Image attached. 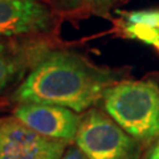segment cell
I'll use <instances>...</instances> for the list:
<instances>
[{"mask_svg": "<svg viewBox=\"0 0 159 159\" xmlns=\"http://www.w3.org/2000/svg\"><path fill=\"white\" fill-rule=\"evenodd\" d=\"M122 76L121 70L101 68L82 54L51 43L11 98L15 103L56 105L82 114L101 102L105 92Z\"/></svg>", "mask_w": 159, "mask_h": 159, "instance_id": "obj_1", "label": "cell"}, {"mask_svg": "<svg viewBox=\"0 0 159 159\" xmlns=\"http://www.w3.org/2000/svg\"><path fill=\"white\" fill-rule=\"evenodd\" d=\"M102 109L142 145L159 137V85L151 80H121L105 92Z\"/></svg>", "mask_w": 159, "mask_h": 159, "instance_id": "obj_2", "label": "cell"}, {"mask_svg": "<svg viewBox=\"0 0 159 159\" xmlns=\"http://www.w3.org/2000/svg\"><path fill=\"white\" fill-rule=\"evenodd\" d=\"M74 145L88 159H142V143L98 107L81 114Z\"/></svg>", "mask_w": 159, "mask_h": 159, "instance_id": "obj_3", "label": "cell"}, {"mask_svg": "<svg viewBox=\"0 0 159 159\" xmlns=\"http://www.w3.org/2000/svg\"><path fill=\"white\" fill-rule=\"evenodd\" d=\"M60 16L45 0H0V37L49 40Z\"/></svg>", "mask_w": 159, "mask_h": 159, "instance_id": "obj_4", "label": "cell"}, {"mask_svg": "<svg viewBox=\"0 0 159 159\" xmlns=\"http://www.w3.org/2000/svg\"><path fill=\"white\" fill-rule=\"evenodd\" d=\"M68 146L40 135L13 116L0 117V159H61Z\"/></svg>", "mask_w": 159, "mask_h": 159, "instance_id": "obj_5", "label": "cell"}, {"mask_svg": "<svg viewBox=\"0 0 159 159\" xmlns=\"http://www.w3.org/2000/svg\"><path fill=\"white\" fill-rule=\"evenodd\" d=\"M12 116L40 135L73 145L78 133L81 114L68 107L45 103H16Z\"/></svg>", "mask_w": 159, "mask_h": 159, "instance_id": "obj_6", "label": "cell"}, {"mask_svg": "<svg viewBox=\"0 0 159 159\" xmlns=\"http://www.w3.org/2000/svg\"><path fill=\"white\" fill-rule=\"evenodd\" d=\"M53 39L20 40L0 37V96L16 89Z\"/></svg>", "mask_w": 159, "mask_h": 159, "instance_id": "obj_7", "label": "cell"}, {"mask_svg": "<svg viewBox=\"0 0 159 159\" xmlns=\"http://www.w3.org/2000/svg\"><path fill=\"white\" fill-rule=\"evenodd\" d=\"M123 31L129 37L159 49V9H142L126 13Z\"/></svg>", "mask_w": 159, "mask_h": 159, "instance_id": "obj_8", "label": "cell"}, {"mask_svg": "<svg viewBox=\"0 0 159 159\" xmlns=\"http://www.w3.org/2000/svg\"><path fill=\"white\" fill-rule=\"evenodd\" d=\"M60 17L105 15L122 0H45Z\"/></svg>", "mask_w": 159, "mask_h": 159, "instance_id": "obj_9", "label": "cell"}, {"mask_svg": "<svg viewBox=\"0 0 159 159\" xmlns=\"http://www.w3.org/2000/svg\"><path fill=\"white\" fill-rule=\"evenodd\" d=\"M61 159H88V158L84 155V152L73 143V145H69L66 147V150L64 152Z\"/></svg>", "mask_w": 159, "mask_h": 159, "instance_id": "obj_10", "label": "cell"}, {"mask_svg": "<svg viewBox=\"0 0 159 159\" xmlns=\"http://www.w3.org/2000/svg\"><path fill=\"white\" fill-rule=\"evenodd\" d=\"M142 159H159V137L155 139V142H152L151 147L147 150Z\"/></svg>", "mask_w": 159, "mask_h": 159, "instance_id": "obj_11", "label": "cell"}]
</instances>
